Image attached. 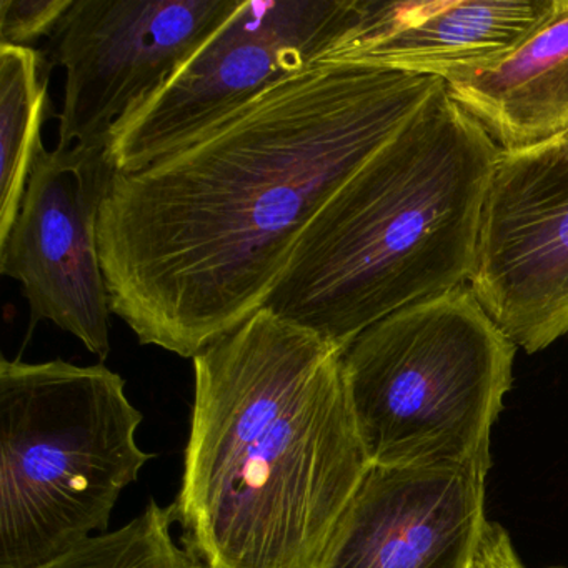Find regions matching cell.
Wrapping results in <instances>:
<instances>
[{
	"instance_id": "15",
	"label": "cell",
	"mask_w": 568,
	"mask_h": 568,
	"mask_svg": "<svg viewBox=\"0 0 568 568\" xmlns=\"http://www.w3.org/2000/svg\"><path fill=\"white\" fill-rule=\"evenodd\" d=\"M74 0H0V45L36 49L51 39Z\"/></svg>"
},
{
	"instance_id": "5",
	"label": "cell",
	"mask_w": 568,
	"mask_h": 568,
	"mask_svg": "<svg viewBox=\"0 0 568 568\" xmlns=\"http://www.w3.org/2000/svg\"><path fill=\"white\" fill-rule=\"evenodd\" d=\"M517 345L470 285L400 308L344 351L345 384L372 465L491 460V427Z\"/></svg>"
},
{
	"instance_id": "6",
	"label": "cell",
	"mask_w": 568,
	"mask_h": 568,
	"mask_svg": "<svg viewBox=\"0 0 568 568\" xmlns=\"http://www.w3.org/2000/svg\"><path fill=\"white\" fill-rule=\"evenodd\" d=\"M361 19V0H244L174 78L109 138L115 174L191 144L278 82L332 61Z\"/></svg>"
},
{
	"instance_id": "14",
	"label": "cell",
	"mask_w": 568,
	"mask_h": 568,
	"mask_svg": "<svg viewBox=\"0 0 568 568\" xmlns=\"http://www.w3.org/2000/svg\"><path fill=\"white\" fill-rule=\"evenodd\" d=\"M174 521V505L151 500L124 527L94 535L34 568H199L172 537Z\"/></svg>"
},
{
	"instance_id": "12",
	"label": "cell",
	"mask_w": 568,
	"mask_h": 568,
	"mask_svg": "<svg viewBox=\"0 0 568 568\" xmlns=\"http://www.w3.org/2000/svg\"><path fill=\"white\" fill-rule=\"evenodd\" d=\"M501 152L547 144L568 131V0L507 58L445 84Z\"/></svg>"
},
{
	"instance_id": "18",
	"label": "cell",
	"mask_w": 568,
	"mask_h": 568,
	"mask_svg": "<svg viewBox=\"0 0 568 568\" xmlns=\"http://www.w3.org/2000/svg\"><path fill=\"white\" fill-rule=\"evenodd\" d=\"M467 568H471V565H470V567H467Z\"/></svg>"
},
{
	"instance_id": "11",
	"label": "cell",
	"mask_w": 568,
	"mask_h": 568,
	"mask_svg": "<svg viewBox=\"0 0 568 568\" xmlns=\"http://www.w3.org/2000/svg\"><path fill=\"white\" fill-rule=\"evenodd\" d=\"M554 9L555 0H361V19L332 61L448 84L507 58Z\"/></svg>"
},
{
	"instance_id": "10",
	"label": "cell",
	"mask_w": 568,
	"mask_h": 568,
	"mask_svg": "<svg viewBox=\"0 0 568 568\" xmlns=\"http://www.w3.org/2000/svg\"><path fill=\"white\" fill-rule=\"evenodd\" d=\"M490 464L372 465L315 568L470 567Z\"/></svg>"
},
{
	"instance_id": "3",
	"label": "cell",
	"mask_w": 568,
	"mask_h": 568,
	"mask_svg": "<svg viewBox=\"0 0 568 568\" xmlns=\"http://www.w3.org/2000/svg\"><path fill=\"white\" fill-rule=\"evenodd\" d=\"M501 149L440 88L315 215L264 307L342 351L470 282Z\"/></svg>"
},
{
	"instance_id": "7",
	"label": "cell",
	"mask_w": 568,
	"mask_h": 568,
	"mask_svg": "<svg viewBox=\"0 0 568 568\" xmlns=\"http://www.w3.org/2000/svg\"><path fill=\"white\" fill-rule=\"evenodd\" d=\"M244 0H74L45 58L64 71L58 148H108Z\"/></svg>"
},
{
	"instance_id": "13",
	"label": "cell",
	"mask_w": 568,
	"mask_h": 568,
	"mask_svg": "<svg viewBox=\"0 0 568 568\" xmlns=\"http://www.w3.org/2000/svg\"><path fill=\"white\" fill-rule=\"evenodd\" d=\"M51 69L39 49L0 45V244L11 234L42 149Z\"/></svg>"
},
{
	"instance_id": "2",
	"label": "cell",
	"mask_w": 568,
	"mask_h": 568,
	"mask_svg": "<svg viewBox=\"0 0 568 568\" xmlns=\"http://www.w3.org/2000/svg\"><path fill=\"white\" fill-rule=\"evenodd\" d=\"M175 521L199 568H315L372 467L344 351L261 308L194 358Z\"/></svg>"
},
{
	"instance_id": "8",
	"label": "cell",
	"mask_w": 568,
	"mask_h": 568,
	"mask_svg": "<svg viewBox=\"0 0 568 568\" xmlns=\"http://www.w3.org/2000/svg\"><path fill=\"white\" fill-rule=\"evenodd\" d=\"M115 171L105 149L42 145L0 272L22 285L32 318L111 354V298L99 248V214Z\"/></svg>"
},
{
	"instance_id": "9",
	"label": "cell",
	"mask_w": 568,
	"mask_h": 568,
	"mask_svg": "<svg viewBox=\"0 0 568 568\" xmlns=\"http://www.w3.org/2000/svg\"><path fill=\"white\" fill-rule=\"evenodd\" d=\"M468 285L528 354L567 337V158L544 145L501 152Z\"/></svg>"
},
{
	"instance_id": "16",
	"label": "cell",
	"mask_w": 568,
	"mask_h": 568,
	"mask_svg": "<svg viewBox=\"0 0 568 568\" xmlns=\"http://www.w3.org/2000/svg\"><path fill=\"white\" fill-rule=\"evenodd\" d=\"M471 568H525L515 551L510 535L501 525L485 521ZM565 568V567H551Z\"/></svg>"
},
{
	"instance_id": "4",
	"label": "cell",
	"mask_w": 568,
	"mask_h": 568,
	"mask_svg": "<svg viewBox=\"0 0 568 568\" xmlns=\"http://www.w3.org/2000/svg\"><path fill=\"white\" fill-rule=\"evenodd\" d=\"M121 375L71 362L0 361V568H34L108 531L154 454Z\"/></svg>"
},
{
	"instance_id": "17",
	"label": "cell",
	"mask_w": 568,
	"mask_h": 568,
	"mask_svg": "<svg viewBox=\"0 0 568 568\" xmlns=\"http://www.w3.org/2000/svg\"><path fill=\"white\" fill-rule=\"evenodd\" d=\"M541 145L548 149V151L554 152V154L568 159V131H565L564 134L558 135V138L551 139L547 144Z\"/></svg>"
},
{
	"instance_id": "1",
	"label": "cell",
	"mask_w": 568,
	"mask_h": 568,
	"mask_svg": "<svg viewBox=\"0 0 568 568\" xmlns=\"http://www.w3.org/2000/svg\"><path fill=\"white\" fill-rule=\"evenodd\" d=\"M444 85L318 62L191 144L115 174L98 224L112 314L142 345L184 358L241 327L318 211Z\"/></svg>"
}]
</instances>
